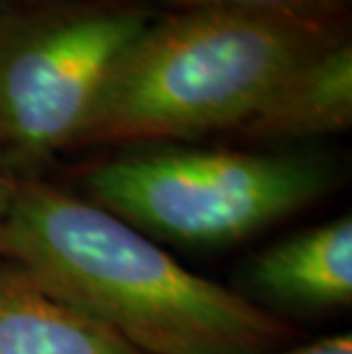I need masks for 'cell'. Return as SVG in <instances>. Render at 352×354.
Here are the masks:
<instances>
[{"label":"cell","mask_w":352,"mask_h":354,"mask_svg":"<svg viewBox=\"0 0 352 354\" xmlns=\"http://www.w3.org/2000/svg\"><path fill=\"white\" fill-rule=\"evenodd\" d=\"M234 290L266 311L277 308L313 313L350 306V213L293 233L257 252L241 268Z\"/></svg>","instance_id":"obj_5"},{"label":"cell","mask_w":352,"mask_h":354,"mask_svg":"<svg viewBox=\"0 0 352 354\" xmlns=\"http://www.w3.org/2000/svg\"><path fill=\"white\" fill-rule=\"evenodd\" d=\"M7 3H10V0H0V7H5Z\"/></svg>","instance_id":"obj_11"},{"label":"cell","mask_w":352,"mask_h":354,"mask_svg":"<svg viewBox=\"0 0 352 354\" xmlns=\"http://www.w3.org/2000/svg\"><path fill=\"white\" fill-rule=\"evenodd\" d=\"M352 124V44L343 39L299 64L238 128L245 138L299 142Z\"/></svg>","instance_id":"obj_6"},{"label":"cell","mask_w":352,"mask_h":354,"mask_svg":"<svg viewBox=\"0 0 352 354\" xmlns=\"http://www.w3.org/2000/svg\"><path fill=\"white\" fill-rule=\"evenodd\" d=\"M0 354H142L0 256Z\"/></svg>","instance_id":"obj_7"},{"label":"cell","mask_w":352,"mask_h":354,"mask_svg":"<svg viewBox=\"0 0 352 354\" xmlns=\"http://www.w3.org/2000/svg\"><path fill=\"white\" fill-rule=\"evenodd\" d=\"M263 354H352V336L350 334H334L327 338H318L313 343L297 345L290 350H272Z\"/></svg>","instance_id":"obj_9"},{"label":"cell","mask_w":352,"mask_h":354,"mask_svg":"<svg viewBox=\"0 0 352 354\" xmlns=\"http://www.w3.org/2000/svg\"><path fill=\"white\" fill-rule=\"evenodd\" d=\"M336 162L311 151L160 147L85 171L89 201L149 238L188 247L241 243L332 190Z\"/></svg>","instance_id":"obj_3"},{"label":"cell","mask_w":352,"mask_h":354,"mask_svg":"<svg viewBox=\"0 0 352 354\" xmlns=\"http://www.w3.org/2000/svg\"><path fill=\"white\" fill-rule=\"evenodd\" d=\"M3 256L142 354H263L293 336L241 292L185 270L94 201L19 180Z\"/></svg>","instance_id":"obj_1"},{"label":"cell","mask_w":352,"mask_h":354,"mask_svg":"<svg viewBox=\"0 0 352 354\" xmlns=\"http://www.w3.org/2000/svg\"><path fill=\"white\" fill-rule=\"evenodd\" d=\"M19 180L21 178L14 174L12 169H7L5 165L0 162V256H3V231H5L7 217H10L12 201H14V194H17Z\"/></svg>","instance_id":"obj_10"},{"label":"cell","mask_w":352,"mask_h":354,"mask_svg":"<svg viewBox=\"0 0 352 354\" xmlns=\"http://www.w3.org/2000/svg\"><path fill=\"white\" fill-rule=\"evenodd\" d=\"M181 5L183 10H220L263 14V17H284L320 21V24H341L348 12L350 0H167Z\"/></svg>","instance_id":"obj_8"},{"label":"cell","mask_w":352,"mask_h":354,"mask_svg":"<svg viewBox=\"0 0 352 354\" xmlns=\"http://www.w3.org/2000/svg\"><path fill=\"white\" fill-rule=\"evenodd\" d=\"M343 39V21L220 10L156 17L117 64L76 147L238 131L290 71Z\"/></svg>","instance_id":"obj_2"},{"label":"cell","mask_w":352,"mask_h":354,"mask_svg":"<svg viewBox=\"0 0 352 354\" xmlns=\"http://www.w3.org/2000/svg\"><path fill=\"white\" fill-rule=\"evenodd\" d=\"M156 14L129 3L0 7V162L19 178L76 147L117 64Z\"/></svg>","instance_id":"obj_4"}]
</instances>
